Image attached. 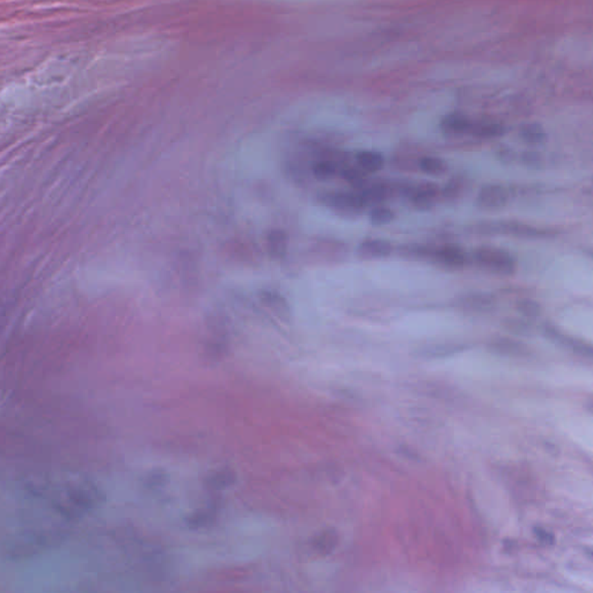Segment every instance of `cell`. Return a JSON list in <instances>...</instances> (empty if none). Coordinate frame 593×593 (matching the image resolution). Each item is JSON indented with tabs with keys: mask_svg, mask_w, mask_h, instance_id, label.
<instances>
[{
	"mask_svg": "<svg viewBox=\"0 0 593 593\" xmlns=\"http://www.w3.org/2000/svg\"><path fill=\"white\" fill-rule=\"evenodd\" d=\"M510 190L499 183H489L479 190L476 207L485 211L502 210L509 204Z\"/></svg>",
	"mask_w": 593,
	"mask_h": 593,
	"instance_id": "3957f363",
	"label": "cell"
},
{
	"mask_svg": "<svg viewBox=\"0 0 593 593\" xmlns=\"http://www.w3.org/2000/svg\"><path fill=\"white\" fill-rule=\"evenodd\" d=\"M492 231L502 233V234L519 235L522 238H546L548 235L547 230L531 226V225L522 224L516 221H503L497 224H490L487 226Z\"/></svg>",
	"mask_w": 593,
	"mask_h": 593,
	"instance_id": "8992f818",
	"label": "cell"
},
{
	"mask_svg": "<svg viewBox=\"0 0 593 593\" xmlns=\"http://www.w3.org/2000/svg\"><path fill=\"white\" fill-rule=\"evenodd\" d=\"M472 261L485 270L504 276H511L518 268L516 257L508 250L497 247H479L474 250Z\"/></svg>",
	"mask_w": 593,
	"mask_h": 593,
	"instance_id": "6da1fadb",
	"label": "cell"
},
{
	"mask_svg": "<svg viewBox=\"0 0 593 593\" xmlns=\"http://www.w3.org/2000/svg\"><path fill=\"white\" fill-rule=\"evenodd\" d=\"M442 130L447 135L473 134L475 123L461 115H447L440 123Z\"/></svg>",
	"mask_w": 593,
	"mask_h": 593,
	"instance_id": "9c48e42d",
	"label": "cell"
},
{
	"mask_svg": "<svg viewBox=\"0 0 593 593\" xmlns=\"http://www.w3.org/2000/svg\"><path fill=\"white\" fill-rule=\"evenodd\" d=\"M359 169L368 174L380 172L385 167V158L379 152L363 151L356 155Z\"/></svg>",
	"mask_w": 593,
	"mask_h": 593,
	"instance_id": "30bf717a",
	"label": "cell"
},
{
	"mask_svg": "<svg viewBox=\"0 0 593 593\" xmlns=\"http://www.w3.org/2000/svg\"><path fill=\"white\" fill-rule=\"evenodd\" d=\"M418 165H420L422 172L432 176L444 175L449 171V166L446 164L445 160H442L438 157H432V155L422 158L418 162Z\"/></svg>",
	"mask_w": 593,
	"mask_h": 593,
	"instance_id": "7c38bea8",
	"label": "cell"
},
{
	"mask_svg": "<svg viewBox=\"0 0 593 593\" xmlns=\"http://www.w3.org/2000/svg\"><path fill=\"white\" fill-rule=\"evenodd\" d=\"M342 166L332 160H323L313 166L312 174L318 181H330L340 175Z\"/></svg>",
	"mask_w": 593,
	"mask_h": 593,
	"instance_id": "8fae6325",
	"label": "cell"
},
{
	"mask_svg": "<svg viewBox=\"0 0 593 593\" xmlns=\"http://www.w3.org/2000/svg\"><path fill=\"white\" fill-rule=\"evenodd\" d=\"M442 197V189L436 183L422 182L413 187L408 198L418 210H430Z\"/></svg>",
	"mask_w": 593,
	"mask_h": 593,
	"instance_id": "5b68a950",
	"label": "cell"
},
{
	"mask_svg": "<svg viewBox=\"0 0 593 593\" xmlns=\"http://www.w3.org/2000/svg\"><path fill=\"white\" fill-rule=\"evenodd\" d=\"M320 204L333 211L334 214L344 218H356L368 209L366 202L359 191L349 193L341 190H329L320 194Z\"/></svg>",
	"mask_w": 593,
	"mask_h": 593,
	"instance_id": "7a4b0ae2",
	"label": "cell"
},
{
	"mask_svg": "<svg viewBox=\"0 0 593 593\" xmlns=\"http://www.w3.org/2000/svg\"><path fill=\"white\" fill-rule=\"evenodd\" d=\"M268 243H269V250L273 257H283L288 250V238L285 235L284 232L276 230L271 232L268 238Z\"/></svg>",
	"mask_w": 593,
	"mask_h": 593,
	"instance_id": "4fadbf2b",
	"label": "cell"
},
{
	"mask_svg": "<svg viewBox=\"0 0 593 593\" xmlns=\"http://www.w3.org/2000/svg\"><path fill=\"white\" fill-rule=\"evenodd\" d=\"M430 260L433 261L439 266L451 269V270H459L466 267L472 260V257L468 255L466 250L456 245H445L431 250Z\"/></svg>",
	"mask_w": 593,
	"mask_h": 593,
	"instance_id": "277c9868",
	"label": "cell"
},
{
	"mask_svg": "<svg viewBox=\"0 0 593 593\" xmlns=\"http://www.w3.org/2000/svg\"><path fill=\"white\" fill-rule=\"evenodd\" d=\"M546 332H547L548 335L551 338H554L555 341H558V343L563 344V345L568 347L569 349H571L572 351H575L577 354L593 357V345H591V344L577 340L575 337L565 335V334L558 332V329H555L553 327H547Z\"/></svg>",
	"mask_w": 593,
	"mask_h": 593,
	"instance_id": "ba28073f",
	"label": "cell"
},
{
	"mask_svg": "<svg viewBox=\"0 0 593 593\" xmlns=\"http://www.w3.org/2000/svg\"><path fill=\"white\" fill-rule=\"evenodd\" d=\"M519 306L520 312L524 313L525 316H537L539 314V304L534 302L533 300H522L518 304Z\"/></svg>",
	"mask_w": 593,
	"mask_h": 593,
	"instance_id": "e0dca14e",
	"label": "cell"
},
{
	"mask_svg": "<svg viewBox=\"0 0 593 593\" xmlns=\"http://www.w3.org/2000/svg\"><path fill=\"white\" fill-rule=\"evenodd\" d=\"M393 253L392 243L383 239H366L359 247V255L366 260H379Z\"/></svg>",
	"mask_w": 593,
	"mask_h": 593,
	"instance_id": "52a82bcc",
	"label": "cell"
},
{
	"mask_svg": "<svg viewBox=\"0 0 593 593\" xmlns=\"http://www.w3.org/2000/svg\"><path fill=\"white\" fill-rule=\"evenodd\" d=\"M466 189V180L456 176L446 183V186L442 189V197L446 200H456L463 195Z\"/></svg>",
	"mask_w": 593,
	"mask_h": 593,
	"instance_id": "9a60e30c",
	"label": "cell"
},
{
	"mask_svg": "<svg viewBox=\"0 0 593 593\" xmlns=\"http://www.w3.org/2000/svg\"><path fill=\"white\" fill-rule=\"evenodd\" d=\"M370 221L376 226H384V225L390 224L394 221L393 211L390 210V207H385L384 204L373 207L370 211Z\"/></svg>",
	"mask_w": 593,
	"mask_h": 593,
	"instance_id": "5bb4252c",
	"label": "cell"
},
{
	"mask_svg": "<svg viewBox=\"0 0 593 593\" xmlns=\"http://www.w3.org/2000/svg\"><path fill=\"white\" fill-rule=\"evenodd\" d=\"M520 136L524 141L532 145L541 144L546 141V135H544V131L541 130L540 128L538 127L524 128Z\"/></svg>",
	"mask_w": 593,
	"mask_h": 593,
	"instance_id": "2e32d148",
	"label": "cell"
}]
</instances>
